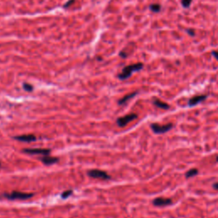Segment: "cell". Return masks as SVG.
<instances>
[{
    "mask_svg": "<svg viewBox=\"0 0 218 218\" xmlns=\"http://www.w3.org/2000/svg\"><path fill=\"white\" fill-rule=\"evenodd\" d=\"M143 68V64L138 62V63H135V64H131L125 67L124 69L122 70V72L119 74V79L122 80L127 79L128 78H129L131 74L134 73V72H137L140 71Z\"/></svg>",
    "mask_w": 218,
    "mask_h": 218,
    "instance_id": "1",
    "label": "cell"
},
{
    "mask_svg": "<svg viewBox=\"0 0 218 218\" xmlns=\"http://www.w3.org/2000/svg\"><path fill=\"white\" fill-rule=\"evenodd\" d=\"M3 196L7 199H10V200H26V199H28V198L33 197V193L13 191L11 193H4Z\"/></svg>",
    "mask_w": 218,
    "mask_h": 218,
    "instance_id": "2",
    "label": "cell"
},
{
    "mask_svg": "<svg viewBox=\"0 0 218 218\" xmlns=\"http://www.w3.org/2000/svg\"><path fill=\"white\" fill-rule=\"evenodd\" d=\"M173 124L169 123V124L160 125L159 124H151V129H153L154 133L156 134H164L170 129H172Z\"/></svg>",
    "mask_w": 218,
    "mask_h": 218,
    "instance_id": "3",
    "label": "cell"
},
{
    "mask_svg": "<svg viewBox=\"0 0 218 218\" xmlns=\"http://www.w3.org/2000/svg\"><path fill=\"white\" fill-rule=\"evenodd\" d=\"M88 175H89V176L92 177V178L105 180V181L111 178L108 174L103 171V170H90L88 171Z\"/></svg>",
    "mask_w": 218,
    "mask_h": 218,
    "instance_id": "4",
    "label": "cell"
},
{
    "mask_svg": "<svg viewBox=\"0 0 218 218\" xmlns=\"http://www.w3.org/2000/svg\"><path fill=\"white\" fill-rule=\"evenodd\" d=\"M136 118H137V115L135 114H127L124 117H120L117 119V124L119 125V127H124L125 125L129 124V122L133 121Z\"/></svg>",
    "mask_w": 218,
    "mask_h": 218,
    "instance_id": "5",
    "label": "cell"
},
{
    "mask_svg": "<svg viewBox=\"0 0 218 218\" xmlns=\"http://www.w3.org/2000/svg\"><path fill=\"white\" fill-rule=\"evenodd\" d=\"M23 152L28 154H37V155H50V151L49 149L44 148H26L23 150Z\"/></svg>",
    "mask_w": 218,
    "mask_h": 218,
    "instance_id": "6",
    "label": "cell"
},
{
    "mask_svg": "<svg viewBox=\"0 0 218 218\" xmlns=\"http://www.w3.org/2000/svg\"><path fill=\"white\" fill-rule=\"evenodd\" d=\"M155 206H159V207H162V206H167L169 204H172V200L170 198H154V201H153Z\"/></svg>",
    "mask_w": 218,
    "mask_h": 218,
    "instance_id": "7",
    "label": "cell"
},
{
    "mask_svg": "<svg viewBox=\"0 0 218 218\" xmlns=\"http://www.w3.org/2000/svg\"><path fill=\"white\" fill-rule=\"evenodd\" d=\"M207 98V95H195L192 97L191 99L188 101V105L190 107H193L195 105L200 103L201 101H203L204 100Z\"/></svg>",
    "mask_w": 218,
    "mask_h": 218,
    "instance_id": "8",
    "label": "cell"
},
{
    "mask_svg": "<svg viewBox=\"0 0 218 218\" xmlns=\"http://www.w3.org/2000/svg\"><path fill=\"white\" fill-rule=\"evenodd\" d=\"M15 140L20 141V142H34L37 140L34 135H18L15 136Z\"/></svg>",
    "mask_w": 218,
    "mask_h": 218,
    "instance_id": "9",
    "label": "cell"
},
{
    "mask_svg": "<svg viewBox=\"0 0 218 218\" xmlns=\"http://www.w3.org/2000/svg\"><path fill=\"white\" fill-rule=\"evenodd\" d=\"M41 161L45 164H47V165H50V164H55L56 162H58L59 159L57 158H54V157H50L49 155H45L44 156L43 158H41Z\"/></svg>",
    "mask_w": 218,
    "mask_h": 218,
    "instance_id": "10",
    "label": "cell"
},
{
    "mask_svg": "<svg viewBox=\"0 0 218 218\" xmlns=\"http://www.w3.org/2000/svg\"><path fill=\"white\" fill-rule=\"evenodd\" d=\"M154 104L156 106V107H158L159 108H162V109H169L170 108V106L169 104L167 103H165V102H164V101H161L159 99H154Z\"/></svg>",
    "mask_w": 218,
    "mask_h": 218,
    "instance_id": "11",
    "label": "cell"
},
{
    "mask_svg": "<svg viewBox=\"0 0 218 218\" xmlns=\"http://www.w3.org/2000/svg\"><path fill=\"white\" fill-rule=\"evenodd\" d=\"M137 94V92H133V93H130V94H128V95H126L125 96H124L122 99H120L119 101V105H123L124 104V103H126L129 100H130L131 98H133L134 97L135 95Z\"/></svg>",
    "mask_w": 218,
    "mask_h": 218,
    "instance_id": "12",
    "label": "cell"
},
{
    "mask_svg": "<svg viewBox=\"0 0 218 218\" xmlns=\"http://www.w3.org/2000/svg\"><path fill=\"white\" fill-rule=\"evenodd\" d=\"M198 173V170L197 169H191V170H189L186 173V177L187 178H190V177H193V176H197Z\"/></svg>",
    "mask_w": 218,
    "mask_h": 218,
    "instance_id": "13",
    "label": "cell"
},
{
    "mask_svg": "<svg viewBox=\"0 0 218 218\" xmlns=\"http://www.w3.org/2000/svg\"><path fill=\"white\" fill-rule=\"evenodd\" d=\"M149 9L152 10L153 12L157 13V12H159V11H160L161 6L159 5H158V4H153V5H151L149 6Z\"/></svg>",
    "mask_w": 218,
    "mask_h": 218,
    "instance_id": "14",
    "label": "cell"
},
{
    "mask_svg": "<svg viewBox=\"0 0 218 218\" xmlns=\"http://www.w3.org/2000/svg\"><path fill=\"white\" fill-rule=\"evenodd\" d=\"M23 89H25L26 91H27V92H31V91L33 89V87L32 84H27V83H24V84H23Z\"/></svg>",
    "mask_w": 218,
    "mask_h": 218,
    "instance_id": "15",
    "label": "cell"
},
{
    "mask_svg": "<svg viewBox=\"0 0 218 218\" xmlns=\"http://www.w3.org/2000/svg\"><path fill=\"white\" fill-rule=\"evenodd\" d=\"M192 4V0H182V5L184 8H188Z\"/></svg>",
    "mask_w": 218,
    "mask_h": 218,
    "instance_id": "16",
    "label": "cell"
},
{
    "mask_svg": "<svg viewBox=\"0 0 218 218\" xmlns=\"http://www.w3.org/2000/svg\"><path fill=\"white\" fill-rule=\"evenodd\" d=\"M72 194H73V191H72V190H67V191H65V192L61 193V197L63 198H67V197H69L70 195H72Z\"/></svg>",
    "mask_w": 218,
    "mask_h": 218,
    "instance_id": "17",
    "label": "cell"
},
{
    "mask_svg": "<svg viewBox=\"0 0 218 218\" xmlns=\"http://www.w3.org/2000/svg\"><path fill=\"white\" fill-rule=\"evenodd\" d=\"M73 2H74V0H69V1H68V2H67V3L64 5V8H67L69 5H71L72 4H73Z\"/></svg>",
    "mask_w": 218,
    "mask_h": 218,
    "instance_id": "18",
    "label": "cell"
},
{
    "mask_svg": "<svg viewBox=\"0 0 218 218\" xmlns=\"http://www.w3.org/2000/svg\"><path fill=\"white\" fill-rule=\"evenodd\" d=\"M211 54H212V55H213L214 57H215V58H216V59L218 61V51H216V50H214V51H212V52H211Z\"/></svg>",
    "mask_w": 218,
    "mask_h": 218,
    "instance_id": "19",
    "label": "cell"
},
{
    "mask_svg": "<svg viewBox=\"0 0 218 218\" xmlns=\"http://www.w3.org/2000/svg\"><path fill=\"white\" fill-rule=\"evenodd\" d=\"M187 32H188V33L190 36H194V35H195V33H194V31H193V29H188Z\"/></svg>",
    "mask_w": 218,
    "mask_h": 218,
    "instance_id": "20",
    "label": "cell"
},
{
    "mask_svg": "<svg viewBox=\"0 0 218 218\" xmlns=\"http://www.w3.org/2000/svg\"><path fill=\"white\" fill-rule=\"evenodd\" d=\"M119 55L122 56V57H124V58H125V57L127 56V55L125 54V53H124V52H120V53H119Z\"/></svg>",
    "mask_w": 218,
    "mask_h": 218,
    "instance_id": "21",
    "label": "cell"
},
{
    "mask_svg": "<svg viewBox=\"0 0 218 218\" xmlns=\"http://www.w3.org/2000/svg\"><path fill=\"white\" fill-rule=\"evenodd\" d=\"M213 188L215 189H216V190H218V182H216V183H215L213 184Z\"/></svg>",
    "mask_w": 218,
    "mask_h": 218,
    "instance_id": "22",
    "label": "cell"
},
{
    "mask_svg": "<svg viewBox=\"0 0 218 218\" xmlns=\"http://www.w3.org/2000/svg\"><path fill=\"white\" fill-rule=\"evenodd\" d=\"M0 166H1V163H0Z\"/></svg>",
    "mask_w": 218,
    "mask_h": 218,
    "instance_id": "23",
    "label": "cell"
}]
</instances>
